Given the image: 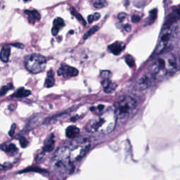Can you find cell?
<instances>
[{"label": "cell", "mask_w": 180, "mask_h": 180, "mask_svg": "<svg viewBox=\"0 0 180 180\" xmlns=\"http://www.w3.org/2000/svg\"><path fill=\"white\" fill-rule=\"evenodd\" d=\"M108 2L106 0H97L94 3V6L97 9H101L107 6Z\"/></svg>", "instance_id": "obj_24"}, {"label": "cell", "mask_w": 180, "mask_h": 180, "mask_svg": "<svg viewBox=\"0 0 180 180\" xmlns=\"http://www.w3.org/2000/svg\"><path fill=\"white\" fill-rule=\"evenodd\" d=\"M20 144L22 148H26L28 145V141L25 137H21L20 139Z\"/></svg>", "instance_id": "obj_27"}, {"label": "cell", "mask_w": 180, "mask_h": 180, "mask_svg": "<svg viewBox=\"0 0 180 180\" xmlns=\"http://www.w3.org/2000/svg\"><path fill=\"white\" fill-rule=\"evenodd\" d=\"M25 13L28 16V22L31 24H34L36 21L40 19V14L37 10H25Z\"/></svg>", "instance_id": "obj_12"}, {"label": "cell", "mask_w": 180, "mask_h": 180, "mask_svg": "<svg viewBox=\"0 0 180 180\" xmlns=\"http://www.w3.org/2000/svg\"><path fill=\"white\" fill-rule=\"evenodd\" d=\"M55 79H54V74L52 70H50L47 72V76L45 79V83H44V86L46 88H50L53 86L54 85Z\"/></svg>", "instance_id": "obj_17"}, {"label": "cell", "mask_w": 180, "mask_h": 180, "mask_svg": "<svg viewBox=\"0 0 180 180\" xmlns=\"http://www.w3.org/2000/svg\"><path fill=\"white\" fill-rule=\"evenodd\" d=\"M2 150L10 156H15L16 154L18 153L17 147H16V145L13 144L5 145V146L2 148Z\"/></svg>", "instance_id": "obj_19"}, {"label": "cell", "mask_w": 180, "mask_h": 180, "mask_svg": "<svg viewBox=\"0 0 180 180\" xmlns=\"http://www.w3.org/2000/svg\"><path fill=\"white\" fill-rule=\"evenodd\" d=\"M94 15H90L88 16V22L90 23H92L93 21H94Z\"/></svg>", "instance_id": "obj_33"}, {"label": "cell", "mask_w": 180, "mask_h": 180, "mask_svg": "<svg viewBox=\"0 0 180 180\" xmlns=\"http://www.w3.org/2000/svg\"><path fill=\"white\" fill-rule=\"evenodd\" d=\"M101 75L103 79H106V78H110V75H111V72L108 71H104L101 72Z\"/></svg>", "instance_id": "obj_28"}, {"label": "cell", "mask_w": 180, "mask_h": 180, "mask_svg": "<svg viewBox=\"0 0 180 180\" xmlns=\"http://www.w3.org/2000/svg\"><path fill=\"white\" fill-rule=\"evenodd\" d=\"M172 37V31L170 28H163L161 33L160 35V38L156 46L155 52L157 54L162 53V51L165 50L168 43L170 42V39Z\"/></svg>", "instance_id": "obj_6"}, {"label": "cell", "mask_w": 180, "mask_h": 180, "mask_svg": "<svg viewBox=\"0 0 180 180\" xmlns=\"http://www.w3.org/2000/svg\"><path fill=\"white\" fill-rule=\"evenodd\" d=\"M55 145V141H54V137L53 134H51V136L49 137L48 139L46 140V141L44 142V145L42 148V151L39 154L38 156L37 157V160H39L42 158L46 153H50L53 150L54 148Z\"/></svg>", "instance_id": "obj_9"}, {"label": "cell", "mask_w": 180, "mask_h": 180, "mask_svg": "<svg viewBox=\"0 0 180 180\" xmlns=\"http://www.w3.org/2000/svg\"><path fill=\"white\" fill-rule=\"evenodd\" d=\"M11 46H15V47H17V48H19V49L23 48V44H20V43L12 44H11Z\"/></svg>", "instance_id": "obj_32"}, {"label": "cell", "mask_w": 180, "mask_h": 180, "mask_svg": "<svg viewBox=\"0 0 180 180\" xmlns=\"http://www.w3.org/2000/svg\"><path fill=\"white\" fill-rule=\"evenodd\" d=\"M125 30H126V31H127V32H130V31H131V26H130V25L127 24V25H125Z\"/></svg>", "instance_id": "obj_34"}, {"label": "cell", "mask_w": 180, "mask_h": 180, "mask_svg": "<svg viewBox=\"0 0 180 180\" xmlns=\"http://www.w3.org/2000/svg\"><path fill=\"white\" fill-rule=\"evenodd\" d=\"M13 89V85L11 83H9L8 85H4L0 89V97H3L4 95H5L9 90H12Z\"/></svg>", "instance_id": "obj_22"}, {"label": "cell", "mask_w": 180, "mask_h": 180, "mask_svg": "<svg viewBox=\"0 0 180 180\" xmlns=\"http://www.w3.org/2000/svg\"><path fill=\"white\" fill-rule=\"evenodd\" d=\"M58 75L64 78H72L75 77L78 75V71L73 67L69 66V65L62 64L58 70Z\"/></svg>", "instance_id": "obj_8"}, {"label": "cell", "mask_w": 180, "mask_h": 180, "mask_svg": "<svg viewBox=\"0 0 180 180\" xmlns=\"http://www.w3.org/2000/svg\"><path fill=\"white\" fill-rule=\"evenodd\" d=\"M117 118L113 110H108L96 116L86 125V129L92 134H105L115 129Z\"/></svg>", "instance_id": "obj_1"}, {"label": "cell", "mask_w": 180, "mask_h": 180, "mask_svg": "<svg viewBox=\"0 0 180 180\" xmlns=\"http://www.w3.org/2000/svg\"><path fill=\"white\" fill-rule=\"evenodd\" d=\"M125 61L130 67H134V65H135L134 59V58L132 57V56L127 55V57H125Z\"/></svg>", "instance_id": "obj_25"}, {"label": "cell", "mask_w": 180, "mask_h": 180, "mask_svg": "<svg viewBox=\"0 0 180 180\" xmlns=\"http://www.w3.org/2000/svg\"><path fill=\"white\" fill-rule=\"evenodd\" d=\"M131 20H132V22L134 23H139L140 20H141V17H140V16H138V15H133L132 16V18H131Z\"/></svg>", "instance_id": "obj_29"}, {"label": "cell", "mask_w": 180, "mask_h": 180, "mask_svg": "<svg viewBox=\"0 0 180 180\" xmlns=\"http://www.w3.org/2000/svg\"><path fill=\"white\" fill-rule=\"evenodd\" d=\"M99 26H97V25H95V26L92 27V28H90L85 34V36H84V39H86L87 38H89V37H90V36H92V35H94L95 32H97L98 30H99Z\"/></svg>", "instance_id": "obj_23"}, {"label": "cell", "mask_w": 180, "mask_h": 180, "mask_svg": "<svg viewBox=\"0 0 180 180\" xmlns=\"http://www.w3.org/2000/svg\"><path fill=\"white\" fill-rule=\"evenodd\" d=\"M11 55V49L10 46L8 45H4L2 47L0 53V59L2 60V62L6 63L9 61V57Z\"/></svg>", "instance_id": "obj_14"}, {"label": "cell", "mask_w": 180, "mask_h": 180, "mask_svg": "<svg viewBox=\"0 0 180 180\" xmlns=\"http://www.w3.org/2000/svg\"><path fill=\"white\" fill-rule=\"evenodd\" d=\"M156 17H157V9H154L151 11L149 14V22H150L149 23H153Z\"/></svg>", "instance_id": "obj_26"}, {"label": "cell", "mask_w": 180, "mask_h": 180, "mask_svg": "<svg viewBox=\"0 0 180 180\" xmlns=\"http://www.w3.org/2000/svg\"><path fill=\"white\" fill-rule=\"evenodd\" d=\"M71 13H72V15H73L75 17L79 20V22H81V23H83L84 25H86V22L83 16L79 14V13H78V11H77L74 8H71Z\"/></svg>", "instance_id": "obj_21"}, {"label": "cell", "mask_w": 180, "mask_h": 180, "mask_svg": "<svg viewBox=\"0 0 180 180\" xmlns=\"http://www.w3.org/2000/svg\"><path fill=\"white\" fill-rule=\"evenodd\" d=\"M126 16H127V15H126L125 13H120V14L118 15V18H119V20H121V21H123V20L126 18Z\"/></svg>", "instance_id": "obj_31"}, {"label": "cell", "mask_w": 180, "mask_h": 180, "mask_svg": "<svg viewBox=\"0 0 180 180\" xmlns=\"http://www.w3.org/2000/svg\"><path fill=\"white\" fill-rule=\"evenodd\" d=\"M177 67V59L171 53H167L156 58L149 66L148 72L155 80L165 78L171 75Z\"/></svg>", "instance_id": "obj_2"}, {"label": "cell", "mask_w": 180, "mask_h": 180, "mask_svg": "<svg viewBox=\"0 0 180 180\" xmlns=\"http://www.w3.org/2000/svg\"><path fill=\"white\" fill-rule=\"evenodd\" d=\"M16 129V124H13L12 126H11V130H9V136H11V137L13 136V134H15Z\"/></svg>", "instance_id": "obj_30"}, {"label": "cell", "mask_w": 180, "mask_h": 180, "mask_svg": "<svg viewBox=\"0 0 180 180\" xmlns=\"http://www.w3.org/2000/svg\"><path fill=\"white\" fill-rule=\"evenodd\" d=\"M108 50L114 55H119L125 48V44L121 42H116L108 46Z\"/></svg>", "instance_id": "obj_10"}, {"label": "cell", "mask_w": 180, "mask_h": 180, "mask_svg": "<svg viewBox=\"0 0 180 180\" xmlns=\"http://www.w3.org/2000/svg\"><path fill=\"white\" fill-rule=\"evenodd\" d=\"M65 155L72 163L80 160L90 148V141L86 139H77L62 146Z\"/></svg>", "instance_id": "obj_3"}, {"label": "cell", "mask_w": 180, "mask_h": 180, "mask_svg": "<svg viewBox=\"0 0 180 180\" xmlns=\"http://www.w3.org/2000/svg\"><path fill=\"white\" fill-rule=\"evenodd\" d=\"M94 20H97L100 18V14L99 13H95L94 14Z\"/></svg>", "instance_id": "obj_35"}, {"label": "cell", "mask_w": 180, "mask_h": 180, "mask_svg": "<svg viewBox=\"0 0 180 180\" xmlns=\"http://www.w3.org/2000/svg\"><path fill=\"white\" fill-rule=\"evenodd\" d=\"M31 94V92L30 90H25L24 87H20L16 91L11 97H16V98H23L27 97Z\"/></svg>", "instance_id": "obj_18"}, {"label": "cell", "mask_w": 180, "mask_h": 180, "mask_svg": "<svg viewBox=\"0 0 180 180\" xmlns=\"http://www.w3.org/2000/svg\"><path fill=\"white\" fill-rule=\"evenodd\" d=\"M24 1H25V2H27V1H28V0H24Z\"/></svg>", "instance_id": "obj_37"}, {"label": "cell", "mask_w": 180, "mask_h": 180, "mask_svg": "<svg viewBox=\"0 0 180 180\" xmlns=\"http://www.w3.org/2000/svg\"><path fill=\"white\" fill-rule=\"evenodd\" d=\"M79 134V129L76 126H69L65 131V134L68 138L74 139L78 136Z\"/></svg>", "instance_id": "obj_15"}, {"label": "cell", "mask_w": 180, "mask_h": 180, "mask_svg": "<svg viewBox=\"0 0 180 180\" xmlns=\"http://www.w3.org/2000/svg\"><path fill=\"white\" fill-rule=\"evenodd\" d=\"M6 168V167L5 165H0V170H3V169H5Z\"/></svg>", "instance_id": "obj_36"}, {"label": "cell", "mask_w": 180, "mask_h": 180, "mask_svg": "<svg viewBox=\"0 0 180 180\" xmlns=\"http://www.w3.org/2000/svg\"><path fill=\"white\" fill-rule=\"evenodd\" d=\"M180 16V9L179 10L175 11L174 12L171 13L169 16H168L167 20L165 21V24L164 28H170V25L172 24V23L176 21L177 20H178V18Z\"/></svg>", "instance_id": "obj_16"}, {"label": "cell", "mask_w": 180, "mask_h": 180, "mask_svg": "<svg viewBox=\"0 0 180 180\" xmlns=\"http://www.w3.org/2000/svg\"><path fill=\"white\" fill-rule=\"evenodd\" d=\"M101 83L103 87H104V90L106 93H111L112 92H113L116 88V84L112 83V82L110 80L109 78L103 79Z\"/></svg>", "instance_id": "obj_13"}, {"label": "cell", "mask_w": 180, "mask_h": 180, "mask_svg": "<svg viewBox=\"0 0 180 180\" xmlns=\"http://www.w3.org/2000/svg\"><path fill=\"white\" fill-rule=\"evenodd\" d=\"M137 107V101L134 97L125 96L115 104V114L117 121L125 122L132 116Z\"/></svg>", "instance_id": "obj_4"}, {"label": "cell", "mask_w": 180, "mask_h": 180, "mask_svg": "<svg viewBox=\"0 0 180 180\" xmlns=\"http://www.w3.org/2000/svg\"><path fill=\"white\" fill-rule=\"evenodd\" d=\"M65 23L64 20L61 18H57L53 21V28L51 30V33L53 36H56L58 33V32L60 31V30L63 27H64Z\"/></svg>", "instance_id": "obj_11"}, {"label": "cell", "mask_w": 180, "mask_h": 180, "mask_svg": "<svg viewBox=\"0 0 180 180\" xmlns=\"http://www.w3.org/2000/svg\"><path fill=\"white\" fill-rule=\"evenodd\" d=\"M35 172L42 173V174L48 173L47 170L42 169V168L37 167H30L25 168V169L21 170V171H20L18 173H25V172Z\"/></svg>", "instance_id": "obj_20"}, {"label": "cell", "mask_w": 180, "mask_h": 180, "mask_svg": "<svg viewBox=\"0 0 180 180\" xmlns=\"http://www.w3.org/2000/svg\"><path fill=\"white\" fill-rule=\"evenodd\" d=\"M46 58L38 53H33L25 58V65L31 73L37 74L44 71L46 68Z\"/></svg>", "instance_id": "obj_5"}, {"label": "cell", "mask_w": 180, "mask_h": 180, "mask_svg": "<svg viewBox=\"0 0 180 180\" xmlns=\"http://www.w3.org/2000/svg\"><path fill=\"white\" fill-rule=\"evenodd\" d=\"M154 81L155 79L152 77L151 75L149 72H146L142 75L137 80V87L139 90H144L149 88Z\"/></svg>", "instance_id": "obj_7"}]
</instances>
